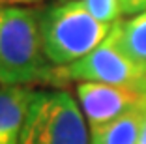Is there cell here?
<instances>
[{"label":"cell","mask_w":146,"mask_h":144,"mask_svg":"<svg viewBox=\"0 0 146 144\" xmlns=\"http://www.w3.org/2000/svg\"><path fill=\"white\" fill-rule=\"evenodd\" d=\"M38 8L0 6V86L51 84Z\"/></svg>","instance_id":"1"},{"label":"cell","mask_w":146,"mask_h":144,"mask_svg":"<svg viewBox=\"0 0 146 144\" xmlns=\"http://www.w3.org/2000/svg\"><path fill=\"white\" fill-rule=\"evenodd\" d=\"M43 51L49 64L62 68L90 54L109 38L112 26L98 21L82 2H58L39 9Z\"/></svg>","instance_id":"2"},{"label":"cell","mask_w":146,"mask_h":144,"mask_svg":"<svg viewBox=\"0 0 146 144\" xmlns=\"http://www.w3.org/2000/svg\"><path fill=\"white\" fill-rule=\"evenodd\" d=\"M19 144H90L81 107L68 92H34Z\"/></svg>","instance_id":"3"},{"label":"cell","mask_w":146,"mask_h":144,"mask_svg":"<svg viewBox=\"0 0 146 144\" xmlns=\"http://www.w3.org/2000/svg\"><path fill=\"white\" fill-rule=\"evenodd\" d=\"M71 81L125 86L146 94V69L127 58L111 38L77 62L52 68L51 84H64Z\"/></svg>","instance_id":"4"},{"label":"cell","mask_w":146,"mask_h":144,"mask_svg":"<svg viewBox=\"0 0 146 144\" xmlns=\"http://www.w3.org/2000/svg\"><path fill=\"white\" fill-rule=\"evenodd\" d=\"M77 99L90 127H99L146 103V94L125 86L79 82Z\"/></svg>","instance_id":"5"},{"label":"cell","mask_w":146,"mask_h":144,"mask_svg":"<svg viewBox=\"0 0 146 144\" xmlns=\"http://www.w3.org/2000/svg\"><path fill=\"white\" fill-rule=\"evenodd\" d=\"M34 92L30 86H0V144H19Z\"/></svg>","instance_id":"6"},{"label":"cell","mask_w":146,"mask_h":144,"mask_svg":"<svg viewBox=\"0 0 146 144\" xmlns=\"http://www.w3.org/2000/svg\"><path fill=\"white\" fill-rule=\"evenodd\" d=\"M109 38L127 58L146 69V11L125 21H116Z\"/></svg>","instance_id":"7"},{"label":"cell","mask_w":146,"mask_h":144,"mask_svg":"<svg viewBox=\"0 0 146 144\" xmlns=\"http://www.w3.org/2000/svg\"><path fill=\"white\" fill-rule=\"evenodd\" d=\"M146 103L99 127H90V144H137Z\"/></svg>","instance_id":"8"},{"label":"cell","mask_w":146,"mask_h":144,"mask_svg":"<svg viewBox=\"0 0 146 144\" xmlns=\"http://www.w3.org/2000/svg\"><path fill=\"white\" fill-rule=\"evenodd\" d=\"M82 4L98 21L105 25H114L122 15L120 0H82Z\"/></svg>","instance_id":"9"},{"label":"cell","mask_w":146,"mask_h":144,"mask_svg":"<svg viewBox=\"0 0 146 144\" xmlns=\"http://www.w3.org/2000/svg\"><path fill=\"white\" fill-rule=\"evenodd\" d=\"M122 15H139L146 11V0H120Z\"/></svg>","instance_id":"10"},{"label":"cell","mask_w":146,"mask_h":144,"mask_svg":"<svg viewBox=\"0 0 146 144\" xmlns=\"http://www.w3.org/2000/svg\"><path fill=\"white\" fill-rule=\"evenodd\" d=\"M43 0H0V6H21V8H26V6H34L39 4Z\"/></svg>","instance_id":"11"},{"label":"cell","mask_w":146,"mask_h":144,"mask_svg":"<svg viewBox=\"0 0 146 144\" xmlns=\"http://www.w3.org/2000/svg\"><path fill=\"white\" fill-rule=\"evenodd\" d=\"M137 144H146V110L142 114V123H141V133H139V142Z\"/></svg>","instance_id":"12"},{"label":"cell","mask_w":146,"mask_h":144,"mask_svg":"<svg viewBox=\"0 0 146 144\" xmlns=\"http://www.w3.org/2000/svg\"><path fill=\"white\" fill-rule=\"evenodd\" d=\"M60 2H71V0H60Z\"/></svg>","instance_id":"13"}]
</instances>
